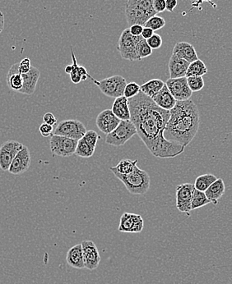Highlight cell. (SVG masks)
I'll return each mask as SVG.
<instances>
[{
  "instance_id": "obj_18",
  "label": "cell",
  "mask_w": 232,
  "mask_h": 284,
  "mask_svg": "<svg viewBox=\"0 0 232 284\" xmlns=\"http://www.w3.org/2000/svg\"><path fill=\"white\" fill-rule=\"evenodd\" d=\"M189 63L177 55L172 54L169 60L168 68L170 78H180L186 76Z\"/></svg>"
},
{
  "instance_id": "obj_34",
  "label": "cell",
  "mask_w": 232,
  "mask_h": 284,
  "mask_svg": "<svg viewBox=\"0 0 232 284\" xmlns=\"http://www.w3.org/2000/svg\"><path fill=\"white\" fill-rule=\"evenodd\" d=\"M130 1L145 11L151 18L156 15V13L153 8V0H130Z\"/></svg>"
},
{
  "instance_id": "obj_7",
  "label": "cell",
  "mask_w": 232,
  "mask_h": 284,
  "mask_svg": "<svg viewBox=\"0 0 232 284\" xmlns=\"http://www.w3.org/2000/svg\"><path fill=\"white\" fill-rule=\"evenodd\" d=\"M77 141L58 135H51L50 146L52 154L60 157H69L75 154Z\"/></svg>"
},
{
  "instance_id": "obj_31",
  "label": "cell",
  "mask_w": 232,
  "mask_h": 284,
  "mask_svg": "<svg viewBox=\"0 0 232 284\" xmlns=\"http://www.w3.org/2000/svg\"><path fill=\"white\" fill-rule=\"evenodd\" d=\"M95 149L85 142L83 138L77 141L75 155L81 158H90L94 155Z\"/></svg>"
},
{
  "instance_id": "obj_37",
  "label": "cell",
  "mask_w": 232,
  "mask_h": 284,
  "mask_svg": "<svg viewBox=\"0 0 232 284\" xmlns=\"http://www.w3.org/2000/svg\"><path fill=\"white\" fill-rule=\"evenodd\" d=\"M82 138L92 148L96 149V146H97V142H98V140L100 139V137L99 135L97 134V132H95V131L90 130V131H87V132L85 133Z\"/></svg>"
},
{
  "instance_id": "obj_23",
  "label": "cell",
  "mask_w": 232,
  "mask_h": 284,
  "mask_svg": "<svg viewBox=\"0 0 232 284\" xmlns=\"http://www.w3.org/2000/svg\"><path fill=\"white\" fill-rule=\"evenodd\" d=\"M7 85L14 92H19L23 87V79L19 71V64L12 65L7 74Z\"/></svg>"
},
{
  "instance_id": "obj_40",
  "label": "cell",
  "mask_w": 232,
  "mask_h": 284,
  "mask_svg": "<svg viewBox=\"0 0 232 284\" xmlns=\"http://www.w3.org/2000/svg\"><path fill=\"white\" fill-rule=\"evenodd\" d=\"M40 132H41V136L44 137H51V135L53 134L54 132V128L51 125L47 124L43 122L42 124L40 126Z\"/></svg>"
},
{
  "instance_id": "obj_12",
  "label": "cell",
  "mask_w": 232,
  "mask_h": 284,
  "mask_svg": "<svg viewBox=\"0 0 232 284\" xmlns=\"http://www.w3.org/2000/svg\"><path fill=\"white\" fill-rule=\"evenodd\" d=\"M144 221L142 216L136 213H124L121 216L119 231L129 234H138L143 231Z\"/></svg>"
},
{
  "instance_id": "obj_25",
  "label": "cell",
  "mask_w": 232,
  "mask_h": 284,
  "mask_svg": "<svg viewBox=\"0 0 232 284\" xmlns=\"http://www.w3.org/2000/svg\"><path fill=\"white\" fill-rule=\"evenodd\" d=\"M72 59H73L72 71L69 75H70V79L73 81V83L79 84L82 81H86L88 77H90V75L84 67L79 66L77 64L76 57L73 50H72Z\"/></svg>"
},
{
  "instance_id": "obj_9",
  "label": "cell",
  "mask_w": 232,
  "mask_h": 284,
  "mask_svg": "<svg viewBox=\"0 0 232 284\" xmlns=\"http://www.w3.org/2000/svg\"><path fill=\"white\" fill-rule=\"evenodd\" d=\"M194 184L184 183L176 188V207L179 211L189 215L191 212V202L194 194Z\"/></svg>"
},
{
  "instance_id": "obj_16",
  "label": "cell",
  "mask_w": 232,
  "mask_h": 284,
  "mask_svg": "<svg viewBox=\"0 0 232 284\" xmlns=\"http://www.w3.org/2000/svg\"><path fill=\"white\" fill-rule=\"evenodd\" d=\"M125 16L126 19L129 25L138 24L144 26L146 22L151 18L145 11L142 9L140 7L136 5L135 3L131 2L130 0H128L125 6Z\"/></svg>"
},
{
  "instance_id": "obj_35",
  "label": "cell",
  "mask_w": 232,
  "mask_h": 284,
  "mask_svg": "<svg viewBox=\"0 0 232 284\" xmlns=\"http://www.w3.org/2000/svg\"><path fill=\"white\" fill-rule=\"evenodd\" d=\"M187 81L192 92H200L204 87L203 76H190L187 77Z\"/></svg>"
},
{
  "instance_id": "obj_41",
  "label": "cell",
  "mask_w": 232,
  "mask_h": 284,
  "mask_svg": "<svg viewBox=\"0 0 232 284\" xmlns=\"http://www.w3.org/2000/svg\"><path fill=\"white\" fill-rule=\"evenodd\" d=\"M153 8L156 14L163 13L166 10V0H153Z\"/></svg>"
},
{
  "instance_id": "obj_13",
  "label": "cell",
  "mask_w": 232,
  "mask_h": 284,
  "mask_svg": "<svg viewBox=\"0 0 232 284\" xmlns=\"http://www.w3.org/2000/svg\"><path fill=\"white\" fill-rule=\"evenodd\" d=\"M31 153L26 145L17 154L11 164L8 172L13 175H19L25 173L31 166Z\"/></svg>"
},
{
  "instance_id": "obj_38",
  "label": "cell",
  "mask_w": 232,
  "mask_h": 284,
  "mask_svg": "<svg viewBox=\"0 0 232 284\" xmlns=\"http://www.w3.org/2000/svg\"><path fill=\"white\" fill-rule=\"evenodd\" d=\"M147 42L152 49H158L162 46V38L158 34L154 33L152 37L147 40Z\"/></svg>"
},
{
  "instance_id": "obj_6",
  "label": "cell",
  "mask_w": 232,
  "mask_h": 284,
  "mask_svg": "<svg viewBox=\"0 0 232 284\" xmlns=\"http://www.w3.org/2000/svg\"><path fill=\"white\" fill-rule=\"evenodd\" d=\"M142 39H143L142 36H133L129 31V28L123 31L118 41L117 46L118 51L120 52L122 59L129 61H139L136 46Z\"/></svg>"
},
{
  "instance_id": "obj_43",
  "label": "cell",
  "mask_w": 232,
  "mask_h": 284,
  "mask_svg": "<svg viewBox=\"0 0 232 284\" xmlns=\"http://www.w3.org/2000/svg\"><path fill=\"white\" fill-rule=\"evenodd\" d=\"M143 25H138V24L130 25V27H129L130 33L134 36H141L142 32H143Z\"/></svg>"
},
{
  "instance_id": "obj_46",
  "label": "cell",
  "mask_w": 232,
  "mask_h": 284,
  "mask_svg": "<svg viewBox=\"0 0 232 284\" xmlns=\"http://www.w3.org/2000/svg\"><path fill=\"white\" fill-rule=\"evenodd\" d=\"M3 29H4V15L2 11H0V34L3 32Z\"/></svg>"
},
{
  "instance_id": "obj_19",
  "label": "cell",
  "mask_w": 232,
  "mask_h": 284,
  "mask_svg": "<svg viewBox=\"0 0 232 284\" xmlns=\"http://www.w3.org/2000/svg\"><path fill=\"white\" fill-rule=\"evenodd\" d=\"M172 54L177 55L180 58L191 64L199 59L194 46L188 42H178L174 47Z\"/></svg>"
},
{
  "instance_id": "obj_24",
  "label": "cell",
  "mask_w": 232,
  "mask_h": 284,
  "mask_svg": "<svg viewBox=\"0 0 232 284\" xmlns=\"http://www.w3.org/2000/svg\"><path fill=\"white\" fill-rule=\"evenodd\" d=\"M226 187H225L224 181L222 178H217L209 188H207L205 191L207 199L211 201V203L217 206L218 204L220 198L224 195Z\"/></svg>"
},
{
  "instance_id": "obj_8",
  "label": "cell",
  "mask_w": 232,
  "mask_h": 284,
  "mask_svg": "<svg viewBox=\"0 0 232 284\" xmlns=\"http://www.w3.org/2000/svg\"><path fill=\"white\" fill-rule=\"evenodd\" d=\"M86 132V127L79 120L69 119L59 122L54 128L53 135H58L79 141L82 139Z\"/></svg>"
},
{
  "instance_id": "obj_5",
  "label": "cell",
  "mask_w": 232,
  "mask_h": 284,
  "mask_svg": "<svg viewBox=\"0 0 232 284\" xmlns=\"http://www.w3.org/2000/svg\"><path fill=\"white\" fill-rule=\"evenodd\" d=\"M90 78L92 79L95 85L99 87L100 91L106 96L116 99L118 97L124 95V91L127 85L126 79L124 76L116 75L109 76L102 81H97L91 76Z\"/></svg>"
},
{
  "instance_id": "obj_4",
  "label": "cell",
  "mask_w": 232,
  "mask_h": 284,
  "mask_svg": "<svg viewBox=\"0 0 232 284\" xmlns=\"http://www.w3.org/2000/svg\"><path fill=\"white\" fill-rule=\"evenodd\" d=\"M136 134L137 130L131 120H121L119 126L113 132L107 134L105 137V143L116 147L122 146Z\"/></svg>"
},
{
  "instance_id": "obj_22",
  "label": "cell",
  "mask_w": 232,
  "mask_h": 284,
  "mask_svg": "<svg viewBox=\"0 0 232 284\" xmlns=\"http://www.w3.org/2000/svg\"><path fill=\"white\" fill-rule=\"evenodd\" d=\"M111 110L119 119L123 121L130 120L131 114L129 106V99L124 95L118 97L115 99Z\"/></svg>"
},
{
  "instance_id": "obj_44",
  "label": "cell",
  "mask_w": 232,
  "mask_h": 284,
  "mask_svg": "<svg viewBox=\"0 0 232 284\" xmlns=\"http://www.w3.org/2000/svg\"><path fill=\"white\" fill-rule=\"evenodd\" d=\"M166 10L168 12L172 13L174 9L176 8L177 3H178V0H166Z\"/></svg>"
},
{
  "instance_id": "obj_14",
  "label": "cell",
  "mask_w": 232,
  "mask_h": 284,
  "mask_svg": "<svg viewBox=\"0 0 232 284\" xmlns=\"http://www.w3.org/2000/svg\"><path fill=\"white\" fill-rule=\"evenodd\" d=\"M85 268L94 270L99 266L101 256L96 244L92 241H83L82 243Z\"/></svg>"
},
{
  "instance_id": "obj_30",
  "label": "cell",
  "mask_w": 232,
  "mask_h": 284,
  "mask_svg": "<svg viewBox=\"0 0 232 284\" xmlns=\"http://www.w3.org/2000/svg\"><path fill=\"white\" fill-rule=\"evenodd\" d=\"M210 203H211V201L207 199V195H206L205 192L200 191V190H197V189L194 190L193 198H192V211L204 207V206H207Z\"/></svg>"
},
{
  "instance_id": "obj_11",
  "label": "cell",
  "mask_w": 232,
  "mask_h": 284,
  "mask_svg": "<svg viewBox=\"0 0 232 284\" xmlns=\"http://www.w3.org/2000/svg\"><path fill=\"white\" fill-rule=\"evenodd\" d=\"M23 146L22 143L16 141L3 142L0 146V168L3 171H8L13 159Z\"/></svg>"
},
{
  "instance_id": "obj_45",
  "label": "cell",
  "mask_w": 232,
  "mask_h": 284,
  "mask_svg": "<svg viewBox=\"0 0 232 284\" xmlns=\"http://www.w3.org/2000/svg\"><path fill=\"white\" fill-rule=\"evenodd\" d=\"M153 34H154V31H153L152 29L143 26V32H142L141 36H142L143 39L148 40V39L150 38V37L153 36Z\"/></svg>"
},
{
  "instance_id": "obj_21",
  "label": "cell",
  "mask_w": 232,
  "mask_h": 284,
  "mask_svg": "<svg viewBox=\"0 0 232 284\" xmlns=\"http://www.w3.org/2000/svg\"><path fill=\"white\" fill-rule=\"evenodd\" d=\"M152 99L157 106L167 111H170L171 109H173L177 103L176 99L174 98L173 95L171 94V92L166 87V84L162 87V89L158 92V94L153 97Z\"/></svg>"
},
{
  "instance_id": "obj_39",
  "label": "cell",
  "mask_w": 232,
  "mask_h": 284,
  "mask_svg": "<svg viewBox=\"0 0 232 284\" xmlns=\"http://www.w3.org/2000/svg\"><path fill=\"white\" fill-rule=\"evenodd\" d=\"M31 60L28 58L23 59L19 63V71H20L21 74L27 73L31 70Z\"/></svg>"
},
{
  "instance_id": "obj_15",
  "label": "cell",
  "mask_w": 232,
  "mask_h": 284,
  "mask_svg": "<svg viewBox=\"0 0 232 284\" xmlns=\"http://www.w3.org/2000/svg\"><path fill=\"white\" fill-rule=\"evenodd\" d=\"M120 121L111 109H105L97 115L96 124L101 132L107 135L119 126Z\"/></svg>"
},
{
  "instance_id": "obj_29",
  "label": "cell",
  "mask_w": 232,
  "mask_h": 284,
  "mask_svg": "<svg viewBox=\"0 0 232 284\" xmlns=\"http://www.w3.org/2000/svg\"><path fill=\"white\" fill-rule=\"evenodd\" d=\"M217 178L213 174H204L200 175L196 178L194 183V188L197 190L205 192L207 188L217 180Z\"/></svg>"
},
{
  "instance_id": "obj_3",
  "label": "cell",
  "mask_w": 232,
  "mask_h": 284,
  "mask_svg": "<svg viewBox=\"0 0 232 284\" xmlns=\"http://www.w3.org/2000/svg\"><path fill=\"white\" fill-rule=\"evenodd\" d=\"M115 177L122 182L129 192L134 195H145L150 188V176L138 166L132 173L127 175L114 173Z\"/></svg>"
},
{
  "instance_id": "obj_32",
  "label": "cell",
  "mask_w": 232,
  "mask_h": 284,
  "mask_svg": "<svg viewBox=\"0 0 232 284\" xmlns=\"http://www.w3.org/2000/svg\"><path fill=\"white\" fill-rule=\"evenodd\" d=\"M136 51H137V55H138L139 61L143 59L148 58L149 56L153 54V49L150 46H148L147 40L142 39L136 46Z\"/></svg>"
},
{
  "instance_id": "obj_28",
  "label": "cell",
  "mask_w": 232,
  "mask_h": 284,
  "mask_svg": "<svg viewBox=\"0 0 232 284\" xmlns=\"http://www.w3.org/2000/svg\"><path fill=\"white\" fill-rule=\"evenodd\" d=\"M207 67L205 65L204 62L198 59L196 61L193 62L191 64H189V68L187 70L186 77H190V76H203L205 74L207 73Z\"/></svg>"
},
{
  "instance_id": "obj_17",
  "label": "cell",
  "mask_w": 232,
  "mask_h": 284,
  "mask_svg": "<svg viewBox=\"0 0 232 284\" xmlns=\"http://www.w3.org/2000/svg\"><path fill=\"white\" fill-rule=\"evenodd\" d=\"M23 79V87L18 93L31 95L36 91V85L41 76V71L38 69L31 66V70L27 73L22 74Z\"/></svg>"
},
{
  "instance_id": "obj_10",
  "label": "cell",
  "mask_w": 232,
  "mask_h": 284,
  "mask_svg": "<svg viewBox=\"0 0 232 284\" xmlns=\"http://www.w3.org/2000/svg\"><path fill=\"white\" fill-rule=\"evenodd\" d=\"M166 86L176 101H185L190 99L193 94L188 85L186 76L180 78H169L166 81Z\"/></svg>"
},
{
  "instance_id": "obj_2",
  "label": "cell",
  "mask_w": 232,
  "mask_h": 284,
  "mask_svg": "<svg viewBox=\"0 0 232 284\" xmlns=\"http://www.w3.org/2000/svg\"><path fill=\"white\" fill-rule=\"evenodd\" d=\"M170 115L164 137L186 147L199 131L200 115L198 107L191 99L177 101L170 110Z\"/></svg>"
},
{
  "instance_id": "obj_20",
  "label": "cell",
  "mask_w": 232,
  "mask_h": 284,
  "mask_svg": "<svg viewBox=\"0 0 232 284\" xmlns=\"http://www.w3.org/2000/svg\"><path fill=\"white\" fill-rule=\"evenodd\" d=\"M66 261L67 264L74 269H84L85 264L82 244H77L69 249L67 253Z\"/></svg>"
},
{
  "instance_id": "obj_42",
  "label": "cell",
  "mask_w": 232,
  "mask_h": 284,
  "mask_svg": "<svg viewBox=\"0 0 232 284\" xmlns=\"http://www.w3.org/2000/svg\"><path fill=\"white\" fill-rule=\"evenodd\" d=\"M43 122L53 127L57 123L56 118L54 117L52 113H46L43 116Z\"/></svg>"
},
{
  "instance_id": "obj_36",
  "label": "cell",
  "mask_w": 232,
  "mask_h": 284,
  "mask_svg": "<svg viewBox=\"0 0 232 284\" xmlns=\"http://www.w3.org/2000/svg\"><path fill=\"white\" fill-rule=\"evenodd\" d=\"M141 92L140 86L136 82H129L127 83L124 91V96L128 99H130L133 97L138 95Z\"/></svg>"
},
{
  "instance_id": "obj_26",
  "label": "cell",
  "mask_w": 232,
  "mask_h": 284,
  "mask_svg": "<svg viewBox=\"0 0 232 284\" xmlns=\"http://www.w3.org/2000/svg\"><path fill=\"white\" fill-rule=\"evenodd\" d=\"M165 84L166 83L160 79H152L140 86L141 92L150 97L151 99H153V97L158 94V92L162 89Z\"/></svg>"
},
{
  "instance_id": "obj_27",
  "label": "cell",
  "mask_w": 232,
  "mask_h": 284,
  "mask_svg": "<svg viewBox=\"0 0 232 284\" xmlns=\"http://www.w3.org/2000/svg\"><path fill=\"white\" fill-rule=\"evenodd\" d=\"M137 163H138L137 160H131L126 159V160H120L116 166L110 167V170L113 173L127 175V174H129L133 172L134 167L137 166Z\"/></svg>"
},
{
  "instance_id": "obj_1",
  "label": "cell",
  "mask_w": 232,
  "mask_h": 284,
  "mask_svg": "<svg viewBox=\"0 0 232 284\" xmlns=\"http://www.w3.org/2000/svg\"><path fill=\"white\" fill-rule=\"evenodd\" d=\"M131 122L153 155L166 159L178 156L184 151V146L170 142L164 137L166 123L170 118V111L157 106L150 97L140 92L129 99Z\"/></svg>"
},
{
  "instance_id": "obj_33",
  "label": "cell",
  "mask_w": 232,
  "mask_h": 284,
  "mask_svg": "<svg viewBox=\"0 0 232 284\" xmlns=\"http://www.w3.org/2000/svg\"><path fill=\"white\" fill-rule=\"evenodd\" d=\"M166 25V21L160 16L155 15L149 18L145 24V27L150 28L153 31H158Z\"/></svg>"
}]
</instances>
